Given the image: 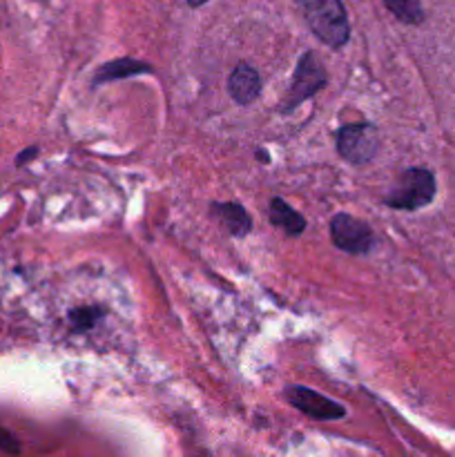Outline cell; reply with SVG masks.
<instances>
[{
  "label": "cell",
  "instance_id": "obj_14",
  "mask_svg": "<svg viewBox=\"0 0 455 457\" xmlns=\"http://www.w3.org/2000/svg\"><path fill=\"white\" fill-rule=\"evenodd\" d=\"M38 154V147H27L25 152H21V154H18V159H16V165H25V163H29V161H34V156Z\"/></svg>",
  "mask_w": 455,
  "mask_h": 457
},
{
  "label": "cell",
  "instance_id": "obj_2",
  "mask_svg": "<svg viewBox=\"0 0 455 457\" xmlns=\"http://www.w3.org/2000/svg\"><path fill=\"white\" fill-rule=\"evenodd\" d=\"M435 190L437 183L431 170L410 168L400 174V179H397L395 186L391 187V192H388L384 201L393 210L413 212V210H419L431 204L435 199Z\"/></svg>",
  "mask_w": 455,
  "mask_h": 457
},
{
  "label": "cell",
  "instance_id": "obj_7",
  "mask_svg": "<svg viewBox=\"0 0 455 457\" xmlns=\"http://www.w3.org/2000/svg\"><path fill=\"white\" fill-rule=\"evenodd\" d=\"M228 94L239 105H252L261 96V76L248 62H239L228 76Z\"/></svg>",
  "mask_w": 455,
  "mask_h": 457
},
{
  "label": "cell",
  "instance_id": "obj_13",
  "mask_svg": "<svg viewBox=\"0 0 455 457\" xmlns=\"http://www.w3.org/2000/svg\"><path fill=\"white\" fill-rule=\"evenodd\" d=\"M0 449L7 451V453L12 455L18 453V442L13 440V436H9L7 431H3V428H0Z\"/></svg>",
  "mask_w": 455,
  "mask_h": 457
},
{
  "label": "cell",
  "instance_id": "obj_15",
  "mask_svg": "<svg viewBox=\"0 0 455 457\" xmlns=\"http://www.w3.org/2000/svg\"><path fill=\"white\" fill-rule=\"evenodd\" d=\"M208 3V0H187V4H190V7H201V4H205Z\"/></svg>",
  "mask_w": 455,
  "mask_h": 457
},
{
  "label": "cell",
  "instance_id": "obj_10",
  "mask_svg": "<svg viewBox=\"0 0 455 457\" xmlns=\"http://www.w3.org/2000/svg\"><path fill=\"white\" fill-rule=\"evenodd\" d=\"M270 223L279 230H284L288 237H299L306 230V219L293 208V205L285 204L281 196H275L270 201Z\"/></svg>",
  "mask_w": 455,
  "mask_h": 457
},
{
  "label": "cell",
  "instance_id": "obj_5",
  "mask_svg": "<svg viewBox=\"0 0 455 457\" xmlns=\"http://www.w3.org/2000/svg\"><path fill=\"white\" fill-rule=\"evenodd\" d=\"M330 241L348 254H366L373 250L375 235L368 223L352 214L339 212L330 219Z\"/></svg>",
  "mask_w": 455,
  "mask_h": 457
},
{
  "label": "cell",
  "instance_id": "obj_4",
  "mask_svg": "<svg viewBox=\"0 0 455 457\" xmlns=\"http://www.w3.org/2000/svg\"><path fill=\"white\" fill-rule=\"evenodd\" d=\"M326 80H328V76H326V70L319 58L312 52L302 54V58L297 61V67H294V76L288 87V94L281 101V112L297 110L303 101H308L319 89H324Z\"/></svg>",
  "mask_w": 455,
  "mask_h": 457
},
{
  "label": "cell",
  "instance_id": "obj_8",
  "mask_svg": "<svg viewBox=\"0 0 455 457\" xmlns=\"http://www.w3.org/2000/svg\"><path fill=\"white\" fill-rule=\"evenodd\" d=\"M138 74H152V67L147 62L136 61V58H116V61L105 62L96 70L94 74L92 85L94 87H101V85L107 83H116V80L129 79V76H138Z\"/></svg>",
  "mask_w": 455,
  "mask_h": 457
},
{
  "label": "cell",
  "instance_id": "obj_1",
  "mask_svg": "<svg viewBox=\"0 0 455 457\" xmlns=\"http://www.w3.org/2000/svg\"><path fill=\"white\" fill-rule=\"evenodd\" d=\"M312 34L324 45L342 49L351 38V22L342 0H297Z\"/></svg>",
  "mask_w": 455,
  "mask_h": 457
},
{
  "label": "cell",
  "instance_id": "obj_3",
  "mask_svg": "<svg viewBox=\"0 0 455 457\" xmlns=\"http://www.w3.org/2000/svg\"><path fill=\"white\" fill-rule=\"evenodd\" d=\"M335 145L339 156L352 165H366L379 150V134L373 123L342 125L335 132Z\"/></svg>",
  "mask_w": 455,
  "mask_h": 457
},
{
  "label": "cell",
  "instance_id": "obj_11",
  "mask_svg": "<svg viewBox=\"0 0 455 457\" xmlns=\"http://www.w3.org/2000/svg\"><path fill=\"white\" fill-rule=\"evenodd\" d=\"M384 3L406 25H418L424 21L422 4L418 0H384Z\"/></svg>",
  "mask_w": 455,
  "mask_h": 457
},
{
  "label": "cell",
  "instance_id": "obj_9",
  "mask_svg": "<svg viewBox=\"0 0 455 457\" xmlns=\"http://www.w3.org/2000/svg\"><path fill=\"white\" fill-rule=\"evenodd\" d=\"M210 212L219 219V223H221L232 237H245L252 230V217H250V212L244 205L232 204V201H223V204L210 205Z\"/></svg>",
  "mask_w": 455,
  "mask_h": 457
},
{
  "label": "cell",
  "instance_id": "obj_12",
  "mask_svg": "<svg viewBox=\"0 0 455 457\" xmlns=\"http://www.w3.org/2000/svg\"><path fill=\"white\" fill-rule=\"evenodd\" d=\"M103 308L101 306H80L74 308L70 312V321L74 326L76 333H85V330H92L94 326L101 321Z\"/></svg>",
  "mask_w": 455,
  "mask_h": 457
},
{
  "label": "cell",
  "instance_id": "obj_16",
  "mask_svg": "<svg viewBox=\"0 0 455 457\" xmlns=\"http://www.w3.org/2000/svg\"><path fill=\"white\" fill-rule=\"evenodd\" d=\"M257 156H259V161H261V163H268V154H266V152L259 150V152H257Z\"/></svg>",
  "mask_w": 455,
  "mask_h": 457
},
{
  "label": "cell",
  "instance_id": "obj_6",
  "mask_svg": "<svg viewBox=\"0 0 455 457\" xmlns=\"http://www.w3.org/2000/svg\"><path fill=\"white\" fill-rule=\"evenodd\" d=\"M284 397L293 409L308 415L310 420H317V422H335V420L346 418V409L339 402L330 400V397L321 395L308 386L293 384V386L285 388Z\"/></svg>",
  "mask_w": 455,
  "mask_h": 457
}]
</instances>
